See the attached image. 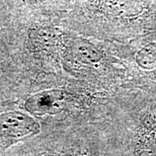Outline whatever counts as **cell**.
<instances>
[{
  "label": "cell",
  "mask_w": 156,
  "mask_h": 156,
  "mask_svg": "<svg viewBox=\"0 0 156 156\" xmlns=\"http://www.w3.org/2000/svg\"><path fill=\"white\" fill-rule=\"evenodd\" d=\"M38 131V124L21 112H9L0 115V140H18Z\"/></svg>",
  "instance_id": "6da1fadb"
},
{
  "label": "cell",
  "mask_w": 156,
  "mask_h": 156,
  "mask_svg": "<svg viewBox=\"0 0 156 156\" xmlns=\"http://www.w3.org/2000/svg\"><path fill=\"white\" fill-rule=\"evenodd\" d=\"M44 156H60V155H53V154H47V155H44Z\"/></svg>",
  "instance_id": "5b68a950"
},
{
  "label": "cell",
  "mask_w": 156,
  "mask_h": 156,
  "mask_svg": "<svg viewBox=\"0 0 156 156\" xmlns=\"http://www.w3.org/2000/svg\"><path fill=\"white\" fill-rule=\"evenodd\" d=\"M76 52L77 56L82 59V61L88 62H94L100 60V54L95 48L90 45L79 44L76 46Z\"/></svg>",
  "instance_id": "277c9868"
},
{
  "label": "cell",
  "mask_w": 156,
  "mask_h": 156,
  "mask_svg": "<svg viewBox=\"0 0 156 156\" xmlns=\"http://www.w3.org/2000/svg\"><path fill=\"white\" fill-rule=\"evenodd\" d=\"M104 8L112 16L128 18L141 14L145 6L140 0H105Z\"/></svg>",
  "instance_id": "3957f363"
},
{
  "label": "cell",
  "mask_w": 156,
  "mask_h": 156,
  "mask_svg": "<svg viewBox=\"0 0 156 156\" xmlns=\"http://www.w3.org/2000/svg\"><path fill=\"white\" fill-rule=\"evenodd\" d=\"M64 106V95L61 91H46L31 96L25 102V108L34 114H56Z\"/></svg>",
  "instance_id": "7a4b0ae2"
}]
</instances>
